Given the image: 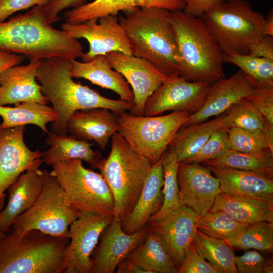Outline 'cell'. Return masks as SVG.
Listing matches in <instances>:
<instances>
[{
    "mask_svg": "<svg viewBox=\"0 0 273 273\" xmlns=\"http://www.w3.org/2000/svg\"><path fill=\"white\" fill-rule=\"evenodd\" d=\"M71 68V60L53 58L41 60L38 70L37 81L57 115L51 125L54 134L67 135L69 120L77 111L103 108L120 115L134 107L133 103L106 97L87 85L75 82Z\"/></svg>",
    "mask_w": 273,
    "mask_h": 273,
    "instance_id": "1",
    "label": "cell"
},
{
    "mask_svg": "<svg viewBox=\"0 0 273 273\" xmlns=\"http://www.w3.org/2000/svg\"><path fill=\"white\" fill-rule=\"evenodd\" d=\"M0 49L20 54L29 60L81 58L80 42L48 23L43 5L0 22Z\"/></svg>",
    "mask_w": 273,
    "mask_h": 273,
    "instance_id": "2",
    "label": "cell"
},
{
    "mask_svg": "<svg viewBox=\"0 0 273 273\" xmlns=\"http://www.w3.org/2000/svg\"><path fill=\"white\" fill-rule=\"evenodd\" d=\"M118 17L132 55L145 59L169 78L179 76L180 57L176 36L170 22L171 11L141 7L122 12Z\"/></svg>",
    "mask_w": 273,
    "mask_h": 273,
    "instance_id": "3",
    "label": "cell"
},
{
    "mask_svg": "<svg viewBox=\"0 0 273 273\" xmlns=\"http://www.w3.org/2000/svg\"><path fill=\"white\" fill-rule=\"evenodd\" d=\"M170 19L179 54V76L209 84L225 78L223 51L202 19L179 10L171 11Z\"/></svg>",
    "mask_w": 273,
    "mask_h": 273,
    "instance_id": "4",
    "label": "cell"
},
{
    "mask_svg": "<svg viewBox=\"0 0 273 273\" xmlns=\"http://www.w3.org/2000/svg\"><path fill=\"white\" fill-rule=\"evenodd\" d=\"M69 240L38 230L8 231L0 240V273H64Z\"/></svg>",
    "mask_w": 273,
    "mask_h": 273,
    "instance_id": "5",
    "label": "cell"
},
{
    "mask_svg": "<svg viewBox=\"0 0 273 273\" xmlns=\"http://www.w3.org/2000/svg\"><path fill=\"white\" fill-rule=\"evenodd\" d=\"M111 139L109 154L101 159L97 168L113 194L114 216L122 220L134 207L153 164L119 133Z\"/></svg>",
    "mask_w": 273,
    "mask_h": 273,
    "instance_id": "6",
    "label": "cell"
},
{
    "mask_svg": "<svg viewBox=\"0 0 273 273\" xmlns=\"http://www.w3.org/2000/svg\"><path fill=\"white\" fill-rule=\"evenodd\" d=\"M223 52L248 54L265 34V17L247 0H228L200 17Z\"/></svg>",
    "mask_w": 273,
    "mask_h": 273,
    "instance_id": "7",
    "label": "cell"
},
{
    "mask_svg": "<svg viewBox=\"0 0 273 273\" xmlns=\"http://www.w3.org/2000/svg\"><path fill=\"white\" fill-rule=\"evenodd\" d=\"M52 173L64 190L70 205L82 213L114 216L113 194L101 173L72 159L52 165Z\"/></svg>",
    "mask_w": 273,
    "mask_h": 273,
    "instance_id": "8",
    "label": "cell"
},
{
    "mask_svg": "<svg viewBox=\"0 0 273 273\" xmlns=\"http://www.w3.org/2000/svg\"><path fill=\"white\" fill-rule=\"evenodd\" d=\"M43 171L44 183L39 196L33 206L14 221L9 231L20 235L38 230L55 236L68 237L70 225L81 213L69 203L52 172Z\"/></svg>",
    "mask_w": 273,
    "mask_h": 273,
    "instance_id": "9",
    "label": "cell"
},
{
    "mask_svg": "<svg viewBox=\"0 0 273 273\" xmlns=\"http://www.w3.org/2000/svg\"><path fill=\"white\" fill-rule=\"evenodd\" d=\"M191 114L173 112L162 116L118 115L119 133L152 164L158 162Z\"/></svg>",
    "mask_w": 273,
    "mask_h": 273,
    "instance_id": "10",
    "label": "cell"
},
{
    "mask_svg": "<svg viewBox=\"0 0 273 273\" xmlns=\"http://www.w3.org/2000/svg\"><path fill=\"white\" fill-rule=\"evenodd\" d=\"M61 28L73 38L84 39L88 42L89 50L83 53L82 62L89 61L97 56L112 52L132 55L129 40L118 15H109L77 24L65 22Z\"/></svg>",
    "mask_w": 273,
    "mask_h": 273,
    "instance_id": "11",
    "label": "cell"
},
{
    "mask_svg": "<svg viewBox=\"0 0 273 273\" xmlns=\"http://www.w3.org/2000/svg\"><path fill=\"white\" fill-rule=\"evenodd\" d=\"M114 216L82 213L70 225V242L64 253V273H90L92 253Z\"/></svg>",
    "mask_w": 273,
    "mask_h": 273,
    "instance_id": "12",
    "label": "cell"
},
{
    "mask_svg": "<svg viewBox=\"0 0 273 273\" xmlns=\"http://www.w3.org/2000/svg\"><path fill=\"white\" fill-rule=\"evenodd\" d=\"M105 56L112 68L119 72L132 87L134 105L130 113L144 115L148 98L169 78L145 59L119 52H112Z\"/></svg>",
    "mask_w": 273,
    "mask_h": 273,
    "instance_id": "13",
    "label": "cell"
},
{
    "mask_svg": "<svg viewBox=\"0 0 273 273\" xmlns=\"http://www.w3.org/2000/svg\"><path fill=\"white\" fill-rule=\"evenodd\" d=\"M209 85L190 82L179 76L169 78L148 98L144 115H159L168 111L192 114L202 106Z\"/></svg>",
    "mask_w": 273,
    "mask_h": 273,
    "instance_id": "14",
    "label": "cell"
},
{
    "mask_svg": "<svg viewBox=\"0 0 273 273\" xmlns=\"http://www.w3.org/2000/svg\"><path fill=\"white\" fill-rule=\"evenodd\" d=\"M25 126L0 128V193H4L27 170L39 168L42 152L24 141Z\"/></svg>",
    "mask_w": 273,
    "mask_h": 273,
    "instance_id": "15",
    "label": "cell"
},
{
    "mask_svg": "<svg viewBox=\"0 0 273 273\" xmlns=\"http://www.w3.org/2000/svg\"><path fill=\"white\" fill-rule=\"evenodd\" d=\"M121 221L114 216L101 233L91 256L90 273H113L119 263L145 240L148 224L135 233L127 234L122 229Z\"/></svg>",
    "mask_w": 273,
    "mask_h": 273,
    "instance_id": "16",
    "label": "cell"
},
{
    "mask_svg": "<svg viewBox=\"0 0 273 273\" xmlns=\"http://www.w3.org/2000/svg\"><path fill=\"white\" fill-rule=\"evenodd\" d=\"M177 180L181 205L199 215L211 210L221 192L218 178L200 163L179 162Z\"/></svg>",
    "mask_w": 273,
    "mask_h": 273,
    "instance_id": "17",
    "label": "cell"
},
{
    "mask_svg": "<svg viewBox=\"0 0 273 273\" xmlns=\"http://www.w3.org/2000/svg\"><path fill=\"white\" fill-rule=\"evenodd\" d=\"M254 88L251 81L240 70L228 78L210 84L202 106L189 116L183 126L202 122L222 114L233 104L247 97Z\"/></svg>",
    "mask_w": 273,
    "mask_h": 273,
    "instance_id": "18",
    "label": "cell"
},
{
    "mask_svg": "<svg viewBox=\"0 0 273 273\" xmlns=\"http://www.w3.org/2000/svg\"><path fill=\"white\" fill-rule=\"evenodd\" d=\"M41 60H29L26 65L10 67L0 75V105L35 102L47 104L36 79Z\"/></svg>",
    "mask_w": 273,
    "mask_h": 273,
    "instance_id": "19",
    "label": "cell"
},
{
    "mask_svg": "<svg viewBox=\"0 0 273 273\" xmlns=\"http://www.w3.org/2000/svg\"><path fill=\"white\" fill-rule=\"evenodd\" d=\"M198 216L192 209L181 205L163 220L148 223L159 235L178 269L186 250L194 240Z\"/></svg>",
    "mask_w": 273,
    "mask_h": 273,
    "instance_id": "20",
    "label": "cell"
},
{
    "mask_svg": "<svg viewBox=\"0 0 273 273\" xmlns=\"http://www.w3.org/2000/svg\"><path fill=\"white\" fill-rule=\"evenodd\" d=\"M205 166L218 178L224 194L273 201V178L251 171Z\"/></svg>",
    "mask_w": 273,
    "mask_h": 273,
    "instance_id": "21",
    "label": "cell"
},
{
    "mask_svg": "<svg viewBox=\"0 0 273 273\" xmlns=\"http://www.w3.org/2000/svg\"><path fill=\"white\" fill-rule=\"evenodd\" d=\"M118 115L111 110L97 108L75 112L68 123V131L75 138L96 142L101 150L118 132Z\"/></svg>",
    "mask_w": 273,
    "mask_h": 273,
    "instance_id": "22",
    "label": "cell"
},
{
    "mask_svg": "<svg viewBox=\"0 0 273 273\" xmlns=\"http://www.w3.org/2000/svg\"><path fill=\"white\" fill-rule=\"evenodd\" d=\"M44 183V171L39 168L21 174L8 189L6 206L0 212V229L7 233L14 221L34 204Z\"/></svg>",
    "mask_w": 273,
    "mask_h": 273,
    "instance_id": "23",
    "label": "cell"
},
{
    "mask_svg": "<svg viewBox=\"0 0 273 273\" xmlns=\"http://www.w3.org/2000/svg\"><path fill=\"white\" fill-rule=\"evenodd\" d=\"M162 162V157L152 165L134 207L121 221L122 229L127 234L135 233L147 225L150 217L162 205L164 176Z\"/></svg>",
    "mask_w": 273,
    "mask_h": 273,
    "instance_id": "24",
    "label": "cell"
},
{
    "mask_svg": "<svg viewBox=\"0 0 273 273\" xmlns=\"http://www.w3.org/2000/svg\"><path fill=\"white\" fill-rule=\"evenodd\" d=\"M184 0H93L66 10L64 16L66 22L77 24L92 19L141 7H158L171 11L183 10Z\"/></svg>",
    "mask_w": 273,
    "mask_h": 273,
    "instance_id": "25",
    "label": "cell"
},
{
    "mask_svg": "<svg viewBox=\"0 0 273 273\" xmlns=\"http://www.w3.org/2000/svg\"><path fill=\"white\" fill-rule=\"evenodd\" d=\"M72 78H83L92 84L111 90L121 100L134 103V95L123 76L112 68L105 55H99L89 61L71 60Z\"/></svg>",
    "mask_w": 273,
    "mask_h": 273,
    "instance_id": "26",
    "label": "cell"
},
{
    "mask_svg": "<svg viewBox=\"0 0 273 273\" xmlns=\"http://www.w3.org/2000/svg\"><path fill=\"white\" fill-rule=\"evenodd\" d=\"M218 210L242 223L273 222V201L264 199L228 196L221 192L216 196L210 211Z\"/></svg>",
    "mask_w": 273,
    "mask_h": 273,
    "instance_id": "27",
    "label": "cell"
},
{
    "mask_svg": "<svg viewBox=\"0 0 273 273\" xmlns=\"http://www.w3.org/2000/svg\"><path fill=\"white\" fill-rule=\"evenodd\" d=\"M46 144L50 148L42 152V162L49 166L72 159H80L89 164L94 168L101 160L102 155L93 149L88 141L77 139L73 135H58L48 132Z\"/></svg>",
    "mask_w": 273,
    "mask_h": 273,
    "instance_id": "28",
    "label": "cell"
},
{
    "mask_svg": "<svg viewBox=\"0 0 273 273\" xmlns=\"http://www.w3.org/2000/svg\"><path fill=\"white\" fill-rule=\"evenodd\" d=\"M126 258L147 273H178V271L161 238L149 226L144 242L129 253Z\"/></svg>",
    "mask_w": 273,
    "mask_h": 273,
    "instance_id": "29",
    "label": "cell"
},
{
    "mask_svg": "<svg viewBox=\"0 0 273 273\" xmlns=\"http://www.w3.org/2000/svg\"><path fill=\"white\" fill-rule=\"evenodd\" d=\"M229 128L224 121V113L209 121L183 126L169 147L179 162L185 161L197 153L212 134Z\"/></svg>",
    "mask_w": 273,
    "mask_h": 273,
    "instance_id": "30",
    "label": "cell"
},
{
    "mask_svg": "<svg viewBox=\"0 0 273 273\" xmlns=\"http://www.w3.org/2000/svg\"><path fill=\"white\" fill-rule=\"evenodd\" d=\"M0 117L2 119L0 128L32 124L47 133V124L57 118L52 107L35 102H22L14 107L0 105Z\"/></svg>",
    "mask_w": 273,
    "mask_h": 273,
    "instance_id": "31",
    "label": "cell"
},
{
    "mask_svg": "<svg viewBox=\"0 0 273 273\" xmlns=\"http://www.w3.org/2000/svg\"><path fill=\"white\" fill-rule=\"evenodd\" d=\"M194 245L198 254L218 273H238L232 246L224 240L197 230Z\"/></svg>",
    "mask_w": 273,
    "mask_h": 273,
    "instance_id": "32",
    "label": "cell"
},
{
    "mask_svg": "<svg viewBox=\"0 0 273 273\" xmlns=\"http://www.w3.org/2000/svg\"><path fill=\"white\" fill-rule=\"evenodd\" d=\"M164 183L163 201L160 209L152 215L148 223L161 221L181 206L179 195L177 171L179 162L168 147L162 156Z\"/></svg>",
    "mask_w": 273,
    "mask_h": 273,
    "instance_id": "33",
    "label": "cell"
},
{
    "mask_svg": "<svg viewBox=\"0 0 273 273\" xmlns=\"http://www.w3.org/2000/svg\"><path fill=\"white\" fill-rule=\"evenodd\" d=\"M204 165L251 171L273 178V152L253 154L231 149L221 157L205 161Z\"/></svg>",
    "mask_w": 273,
    "mask_h": 273,
    "instance_id": "34",
    "label": "cell"
},
{
    "mask_svg": "<svg viewBox=\"0 0 273 273\" xmlns=\"http://www.w3.org/2000/svg\"><path fill=\"white\" fill-rule=\"evenodd\" d=\"M223 61L237 66L255 88L273 86V60L249 54L223 52Z\"/></svg>",
    "mask_w": 273,
    "mask_h": 273,
    "instance_id": "35",
    "label": "cell"
},
{
    "mask_svg": "<svg viewBox=\"0 0 273 273\" xmlns=\"http://www.w3.org/2000/svg\"><path fill=\"white\" fill-rule=\"evenodd\" d=\"M249 224L240 223L225 212L218 210L199 215L198 230L230 244L238 238Z\"/></svg>",
    "mask_w": 273,
    "mask_h": 273,
    "instance_id": "36",
    "label": "cell"
},
{
    "mask_svg": "<svg viewBox=\"0 0 273 273\" xmlns=\"http://www.w3.org/2000/svg\"><path fill=\"white\" fill-rule=\"evenodd\" d=\"M224 121L228 127H236L252 131H265L267 123L262 114L247 98H244L231 106L224 112Z\"/></svg>",
    "mask_w": 273,
    "mask_h": 273,
    "instance_id": "37",
    "label": "cell"
},
{
    "mask_svg": "<svg viewBox=\"0 0 273 273\" xmlns=\"http://www.w3.org/2000/svg\"><path fill=\"white\" fill-rule=\"evenodd\" d=\"M237 250L271 252L273 250V222L259 221L249 224L242 234L230 244Z\"/></svg>",
    "mask_w": 273,
    "mask_h": 273,
    "instance_id": "38",
    "label": "cell"
},
{
    "mask_svg": "<svg viewBox=\"0 0 273 273\" xmlns=\"http://www.w3.org/2000/svg\"><path fill=\"white\" fill-rule=\"evenodd\" d=\"M228 136L232 150L253 154L273 152V143L263 131H252L230 127Z\"/></svg>",
    "mask_w": 273,
    "mask_h": 273,
    "instance_id": "39",
    "label": "cell"
},
{
    "mask_svg": "<svg viewBox=\"0 0 273 273\" xmlns=\"http://www.w3.org/2000/svg\"><path fill=\"white\" fill-rule=\"evenodd\" d=\"M229 128H224L212 134L197 153L181 162L201 163L223 155L231 149Z\"/></svg>",
    "mask_w": 273,
    "mask_h": 273,
    "instance_id": "40",
    "label": "cell"
},
{
    "mask_svg": "<svg viewBox=\"0 0 273 273\" xmlns=\"http://www.w3.org/2000/svg\"><path fill=\"white\" fill-rule=\"evenodd\" d=\"M234 261L240 273H272V260L264 257L256 250H249L235 256Z\"/></svg>",
    "mask_w": 273,
    "mask_h": 273,
    "instance_id": "41",
    "label": "cell"
},
{
    "mask_svg": "<svg viewBox=\"0 0 273 273\" xmlns=\"http://www.w3.org/2000/svg\"><path fill=\"white\" fill-rule=\"evenodd\" d=\"M245 98L258 110L267 123L273 126V86L255 88Z\"/></svg>",
    "mask_w": 273,
    "mask_h": 273,
    "instance_id": "42",
    "label": "cell"
},
{
    "mask_svg": "<svg viewBox=\"0 0 273 273\" xmlns=\"http://www.w3.org/2000/svg\"><path fill=\"white\" fill-rule=\"evenodd\" d=\"M178 273H218L196 250L194 241L186 250Z\"/></svg>",
    "mask_w": 273,
    "mask_h": 273,
    "instance_id": "43",
    "label": "cell"
},
{
    "mask_svg": "<svg viewBox=\"0 0 273 273\" xmlns=\"http://www.w3.org/2000/svg\"><path fill=\"white\" fill-rule=\"evenodd\" d=\"M51 0H0V22L5 21L17 12L46 5Z\"/></svg>",
    "mask_w": 273,
    "mask_h": 273,
    "instance_id": "44",
    "label": "cell"
},
{
    "mask_svg": "<svg viewBox=\"0 0 273 273\" xmlns=\"http://www.w3.org/2000/svg\"><path fill=\"white\" fill-rule=\"evenodd\" d=\"M87 0H51L44 6L47 21L52 24L61 19L60 13L65 10L79 7Z\"/></svg>",
    "mask_w": 273,
    "mask_h": 273,
    "instance_id": "45",
    "label": "cell"
},
{
    "mask_svg": "<svg viewBox=\"0 0 273 273\" xmlns=\"http://www.w3.org/2000/svg\"><path fill=\"white\" fill-rule=\"evenodd\" d=\"M183 10L190 16L200 17L203 14L220 4L222 0H184Z\"/></svg>",
    "mask_w": 273,
    "mask_h": 273,
    "instance_id": "46",
    "label": "cell"
},
{
    "mask_svg": "<svg viewBox=\"0 0 273 273\" xmlns=\"http://www.w3.org/2000/svg\"><path fill=\"white\" fill-rule=\"evenodd\" d=\"M248 54L257 57L273 60V37L265 35L251 44L248 47Z\"/></svg>",
    "mask_w": 273,
    "mask_h": 273,
    "instance_id": "47",
    "label": "cell"
},
{
    "mask_svg": "<svg viewBox=\"0 0 273 273\" xmlns=\"http://www.w3.org/2000/svg\"><path fill=\"white\" fill-rule=\"evenodd\" d=\"M25 58L22 55L0 49V75L8 68L20 65Z\"/></svg>",
    "mask_w": 273,
    "mask_h": 273,
    "instance_id": "48",
    "label": "cell"
},
{
    "mask_svg": "<svg viewBox=\"0 0 273 273\" xmlns=\"http://www.w3.org/2000/svg\"><path fill=\"white\" fill-rule=\"evenodd\" d=\"M115 270L117 273H147L126 258L119 263Z\"/></svg>",
    "mask_w": 273,
    "mask_h": 273,
    "instance_id": "49",
    "label": "cell"
},
{
    "mask_svg": "<svg viewBox=\"0 0 273 273\" xmlns=\"http://www.w3.org/2000/svg\"><path fill=\"white\" fill-rule=\"evenodd\" d=\"M265 34L273 36V13L270 10L265 18Z\"/></svg>",
    "mask_w": 273,
    "mask_h": 273,
    "instance_id": "50",
    "label": "cell"
},
{
    "mask_svg": "<svg viewBox=\"0 0 273 273\" xmlns=\"http://www.w3.org/2000/svg\"><path fill=\"white\" fill-rule=\"evenodd\" d=\"M6 198V194L4 193H0V212L4 208Z\"/></svg>",
    "mask_w": 273,
    "mask_h": 273,
    "instance_id": "51",
    "label": "cell"
},
{
    "mask_svg": "<svg viewBox=\"0 0 273 273\" xmlns=\"http://www.w3.org/2000/svg\"><path fill=\"white\" fill-rule=\"evenodd\" d=\"M6 235V233L3 232L0 229V240L3 239Z\"/></svg>",
    "mask_w": 273,
    "mask_h": 273,
    "instance_id": "52",
    "label": "cell"
},
{
    "mask_svg": "<svg viewBox=\"0 0 273 273\" xmlns=\"http://www.w3.org/2000/svg\"><path fill=\"white\" fill-rule=\"evenodd\" d=\"M222 1H228V0H222Z\"/></svg>",
    "mask_w": 273,
    "mask_h": 273,
    "instance_id": "53",
    "label": "cell"
}]
</instances>
